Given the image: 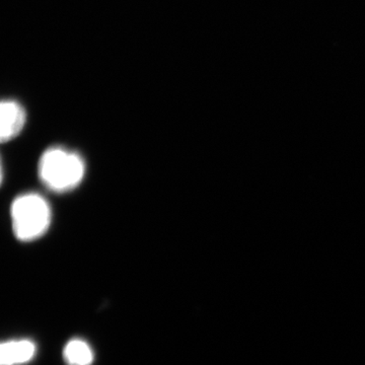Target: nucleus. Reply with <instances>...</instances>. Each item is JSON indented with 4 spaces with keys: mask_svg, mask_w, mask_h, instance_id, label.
Segmentation results:
<instances>
[{
    "mask_svg": "<svg viewBox=\"0 0 365 365\" xmlns=\"http://www.w3.org/2000/svg\"><path fill=\"white\" fill-rule=\"evenodd\" d=\"M41 182L56 193H66L79 186L86 175L83 158L63 148H51L43 153L39 162Z\"/></svg>",
    "mask_w": 365,
    "mask_h": 365,
    "instance_id": "obj_1",
    "label": "nucleus"
},
{
    "mask_svg": "<svg viewBox=\"0 0 365 365\" xmlns=\"http://www.w3.org/2000/svg\"><path fill=\"white\" fill-rule=\"evenodd\" d=\"M11 216L14 234L21 242L39 239L51 225L52 212L49 203L37 193L16 197L11 204Z\"/></svg>",
    "mask_w": 365,
    "mask_h": 365,
    "instance_id": "obj_2",
    "label": "nucleus"
},
{
    "mask_svg": "<svg viewBox=\"0 0 365 365\" xmlns=\"http://www.w3.org/2000/svg\"><path fill=\"white\" fill-rule=\"evenodd\" d=\"M26 111L16 101L4 100L0 105V139L9 143L23 131L26 124Z\"/></svg>",
    "mask_w": 365,
    "mask_h": 365,
    "instance_id": "obj_3",
    "label": "nucleus"
},
{
    "mask_svg": "<svg viewBox=\"0 0 365 365\" xmlns=\"http://www.w3.org/2000/svg\"><path fill=\"white\" fill-rule=\"evenodd\" d=\"M36 346L29 340L9 341L0 348L1 365L23 364L30 361L35 355Z\"/></svg>",
    "mask_w": 365,
    "mask_h": 365,
    "instance_id": "obj_4",
    "label": "nucleus"
},
{
    "mask_svg": "<svg viewBox=\"0 0 365 365\" xmlns=\"http://www.w3.org/2000/svg\"><path fill=\"white\" fill-rule=\"evenodd\" d=\"M64 359L69 365H91L93 353L85 341L74 339L64 348Z\"/></svg>",
    "mask_w": 365,
    "mask_h": 365,
    "instance_id": "obj_5",
    "label": "nucleus"
}]
</instances>
